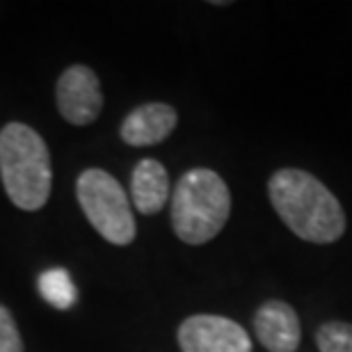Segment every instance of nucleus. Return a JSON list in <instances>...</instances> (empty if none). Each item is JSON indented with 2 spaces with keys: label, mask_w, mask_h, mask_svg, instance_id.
<instances>
[{
  "label": "nucleus",
  "mask_w": 352,
  "mask_h": 352,
  "mask_svg": "<svg viewBox=\"0 0 352 352\" xmlns=\"http://www.w3.org/2000/svg\"><path fill=\"white\" fill-rule=\"evenodd\" d=\"M267 197L279 220L300 241L332 245L346 234V210L336 195L311 172L284 167L267 179Z\"/></svg>",
  "instance_id": "f257e3e1"
},
{
  "label": "nucleus",
  "mask_w": 352,
  "mask_h": 352,
  "mask_svg": "<svg viewBox=\"0 0 352 352\" xmlns=\"http://www.w3.org/2000/svg\"><path fill=\"white\" fill-rule=\"evenodd\" d=\"M0 179L16 208L34 213L46 206L53 188L51 151L32 126L10 122L0 129Z\"/></svg>",
  "instance_id": "f03ea898"
},
{
  "label": "nucleus",
  "mask_w": 352,
  "mask_h": 352,
  "mask_svg": "<svg viewBox=\"0 0 352 352\" xmlns=\"http://www.w3.org/2000/svg\"><path fill=\"white\" fill-rule=\"evenodd\" d=\"M231 215L227 181L208 167H192L172 190V229L186 245H206Z\"/></svg>",
  "instance_id": "7ed1b4c3"
},
{
  "label": "nucleus",
  "mask_w": 352,
  "mask_h": 352,
  "mask_svg": "<svg viewBox=\"0 0 352 352\" xmlns=\"http://www.w3.org/2000/svg\"><path fill=\"white\" fill-rule=\"evenodd\" d=\"M76 197H78L82 215L103 241L117 248H129L135 241L138 224L131 210V199L112 174L101 167H89L80 172L76 181Z\"/></svg>",
  "instance_id": "20e7f679"
},
{
  "label": "nucleus",
  "mask_w": 352,
  "mask_h": 352,
  "mask_svg": "<svg viewBox=\"0 0 352 352\" xmlns=\"http://www.w3.org/2000/svg\"><path fill=\"white\" fill-rule=\"evenodd\" d=\"M181 352H252L248 329L227 316L195 314L176 329Z\"/></svg>",
  "instance_id": "39448f33"
},
{
  "label": "nucleus",
  "mask_w": 352,
  "mask_h": 352,
  "mask_svg": "<svg viewBox=\"0 0 352 352\" xmlns=\"http://www.w3.org/2000/svg\"><path fill=\"white\" fill-rule=\"evenodd\" d=\"M55 103L67 124H94L103 110V89L94 69L87 65L67 67L55 85Z\"/></svg>",
  "instance_id": "423d86ee"
},
{
  "label": "nucleus",
  "mask_w": 352,
  "mask_h": 352,
  "mask_svg": "<svg viewBox=\"0 0 352 352\" xmlns=\"http://www.w3.org/2000/svg\"><path fill=\"white\" fill-rule=\"evenodd\" d=\"M254 334L267 352H295L302 343V325L284 300H267L254 314Z\"/></svg>",
  "instance_id": "0eeeda50"
},
{
  "label": "nucleus",
  "mask_w": 352,
  "mask_h": 352,
  "mask_svg": "<svg viewBox=\"0 0 352 352\" xmlns=\"http://www.w3.org/2000/svg\"><path fill=\"white\" fill-rule=\"evenodd\" d=\"M179 124L174 105L151 101L133 108L119 126V138L129 146H153L165 142Z\"/></svg>",
  "instance_id": "6e6552de"
},
{
  "label": "nucleus",
  "mask_w": 352,
  "mask_h": 352,
  "mask_svg": "<svg viewBox=\"0 0 352 352\" xmlns=\"http://www.w3.org/2000/svg\"><path fill=\"white\" fill-rule=\"evenodd\" d=\"M170 174L156 158H142L131 176V199L142 215H156L170 199Z\"/></svg>",
  "instance_id": "1a4fd4ad"
},
{
  "label": "nucleus",
  "mask_w": 352,
  "mask_h": 352,
  "mask_svg": "<svg viewBox=\"0 0 352 352\" xmlns=\"http://www.w3.org/2000/svg\"><path fill=\"white\" fill-rule=\"evenodd\" d=\"M39 293L55 309H69L76 302V286L65 267H48L39 274Z\"/></svg>",
  "instance_id": "9d476101"
},
{
  "label": "nucleus",
  "mask_w": 352,
  "mask_h": 352,
  "mask_svg": "<svg viewBox=\"0 0 352 352\" xmlns=\"http://www.w3.org/2000/svg\"><path fill=\"white\" fill-rule=\"evenodd\" d=\"M320 352H352V325L343 320H327L316 332Z\"/></svg>",
  "instance_id": "9b49d317"
},
{
  "label": "nucleus",
  "mask_w": 352,
  "mask_h": 352,
  "mask_svg": "<svg viewBox=\"0 0 352 352\" xmlns=\"http://www.w3.org/2000/svg\"><path fill=\"white\" fill-rule=\"evenodd\" d=\"M0 352H23V339L14 314L0 302Z\"/></svg>",
  "instance_id": "f8f14e48"
},
{
  "label": "nucleus",
  "mask_w": 352,
  "mask_h": 352,
  "mask_svg": "<svg viewBox=\"0 0 352 352\" xmlns=\"http://www.w3.org/2000/svg\"><path fill=\"white\" fill-rule=\"evenodd\" d=\"M210 5H215V7H227V5H231V3H227V0H213Z\"/></svg>",
  "instance_id": "ddd939ff"
}]
</instances>
